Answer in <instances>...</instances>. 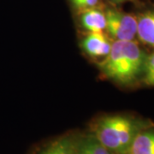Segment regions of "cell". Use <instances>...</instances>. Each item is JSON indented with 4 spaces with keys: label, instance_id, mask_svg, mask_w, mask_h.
Listing matches in <instances>:
<instances>
[{
    "label": "cell",
    "instance_id": "obj_1",
    "mask_svg": "<svg viewBox=\"0 0 154 154\" xmlns=\"http://www.w3.org/2000/svg\"><path fill=\"white\" fill-rule=\"evenodd\" d=\"M146 56L133 40H116L99 64L105 76L121 84H131L144 72Z\"/></svg>",
    "mask_w": 154,
    "mask_h": 154
},
{
    "label": "cell",
    "instance_id": "obj_2",
    "mask_svg": "<svg viewBox=\"0 0 154 154\" xmlns=\"http://www.w3.org/2000/svg\"><path fill=\"white\" fill-rule=\"evenodd\" d=\"M145 128L146 125L134 117L112 115L96 122L92 134L113 154H128L134 139Z\"/></svg>",
    "mask_w": 154,
    "mask_h": 154
},
{
    "label": "cell",
    "instance_id": "obj_3",
    "mask_svg": "<svg viewBox=\"0 0 154 154\" xmlns=\"http://www.w3.org/2000/svg\"><path fill=\"white\" fill-rule=\"evenodd\" d=\"M105 29L116 40H133L137 32V18L116 10H108L105 13Z\"/></svg>",
    "mask_w": 154,
    "mask_h": 154
},
{
    "label": "cell",
    "instance_id": "obj_4",
    "mask_svg": "<svg viewBox=\"0 0 154 154\" xmlns=\"http://www.w3.org/2000/svg\"><path fill=\"white\" fill-rule=\"evenodd\" d=\"M82 47L88 55L100 57L110 52L111 44L103 32L90 33L82 40Z\"/></svg>",
    "mask_w": 154,
    "mask_h": 154
},
{
    "label": "cell",
    "instance_id": "obj_5",
    "mask_svg": "<svg viewBox=\"0 0 154 154\" xmlns=\"http://www.w3.org/2000/svg\"><path fill=\"white\" fill-rule=\"evenodd\" d=\"M136 35L144 44L154 47V11H146L138 17Z\"/></svg>",
    "mask_w": 154,
    "mask_h": 154
},
{
    "label": "cell",
    "instance_id": "obj_6",
    "mask_svg": "<svg viewBox=\"0 0 154 154\" xmlns=\"http://www.w3.org/2000/svg\"><path fill=\"white\" fill-rule=\"evenodd\" d=\"M128 154H154V130L145 128L139 133Z\"/></svg>",
    "mask_w": 154,
    "mask_h": 154
},
{
    "label": "cell",
    "instance_id": "obj_7",
    "mask_svg": "<svg viewBox=\"0 0 154 154\" xmlns=\"http://www.w3.org/2000/svg\"><path fill=\"white\" fill-rule=\"evenodd\" d=\"M83 28L90 33L103 32L106 27V17L102 11L94 8H89L84 11L81 17Z\"/></svg>",
    "mask_w": 154,
    "mask_h": 154
},
{
    "label": "cell",
    "instance_id": "obj_8",
    "mask_svg": "<svg viewBox=\"0 0 154 154\" xmlns=\"http://www.w3.org/2000/svg\"><path fill=\"white\" fill-rule=\"evenodd\" d=\"M37 154H78L77 140L70 137H61L45 145Z\"/></svg>",
    "mask_w": 154,
    "mask_h": 154
},
{
    "label": "cell",
    "instance_id": "obj_9",
    "mask_svg": "<svg viewBox=\"0 0 154 154\" xmlns=\"http://www.w3.org/2000/svg\"><path fill=\"white\" fill-rule=\"evenodd\" d=\"M78 154H113L96 139L94 134L77 140Z\"/></svg>",
    "mask_w": 154,
    "mask_h": 154
},
{
    "label": "cell",
    "instance_id": "obj_10",
    "mask_svg": "<svg viewBox=\"0 0 154 154\" xmlns=\"http://www.w3.org/2000/svg\"><path fill=\"white\" fill-rule=\"evenodd\" d=\"M144 82L147 86H154V53L146 57L144 69Z\"/></svg>",
    "mask_w": 154,
    "mask_h": 154
},
{
    "label": "cell",
    "instance_id": "obj_11",
    "mask_svg": "<svg viewBox=\"0 0 154 154\" xmlns=\"http://www.w3.org/2000/svg\"><path fill=\"white\" fill-rule=\"evenodd\" d=\"M71 1L75 7L83 8V9L93 8L99 3V0H71Z\"/></svg>",
    "mask_w": 154,
    "mask_h": 154
},
{
    "label": "cell",
    "instance_id": "obj_12",
    "mask_svg": "<svg viewBox=\"0 0 154 154\" xmlns=\"http://www.w3.org/2000/svg\"><path fill=\"white\" fill-rule=\"evenodd\" d=\"M116 1H122V0H116Z\"/></svg>",
    "mask_w": 154,
    "mask_h": 154
}]
</instances>
